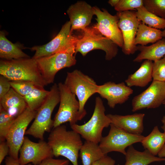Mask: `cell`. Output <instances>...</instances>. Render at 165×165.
<instances>
[{
    "label": "cell",
    "mask_w": 165,
    "mask_h": 165,
    "mask_svg": "<svg viewBox=\"0 0 165 165\" xmlns=\"http://www.w3.org/2000/svg\"><path fill=\"white\" fill-rule=\"evenodd\" d=\"M67 13L70 19L71 31H83L90 24L94 15L93 7L85 1H78L71 5Z\"/></svg>",
    "instance_id": "ac0fdd59"
},
{
    "label": "cell",
    "mask_w": 165,
    "mask_h": 165,
    "mask_svg": "<svg viewBox=\"0 0 165 165\" xmlns=\"http://www.w3.org/2000/svg\"><path fill=\"white\" fill-rule=\"evenodd\" d=\"M36 113L37 111L32 110L28 107L15 119L9 129L6 140L9 148V156L16 160H18L27 128Z\"/></svg>",
    "instance_id": "30bf717a"
},
{
    "label": "cell",
    "mask_w": 165,
    "mask_h": 165,
    "mask_svg": "<svg viewBox=\"0 0 165 165\" xmlns=\"http://www.w3.org/2000/svg\"><path fill=\"white\" fill-rule=\"evenodd\" d=\"M60 96V104L54 120L53 128L68 122L70 126L80 120L79 113V104L75 95L62 82L58 85Z\"/></svg>",
    "instance_id": "ba28073f"
},
{
    "label": "cell",
    "mask_w": 165,
    "mask_h": 165,
    "mask_svg": "<svg viewBox=\"0 0 165 165\" xmlns=\"http://www.w3.org/2000/svg\"><path fill=\"white\" fill-rule=\"evenodd\" d=\"M136 16L142 23L148 26L160 29L165 28V19L159 17L148 11L143 6L135 11Z\"/></svg>",
    "instance_id": "83f0119b"
},
{
    "label": "cell",
    "mask_w": 165,
    "mask_h": 165,
    "mask_svg": "<svg viewBox=\"0 0 165 165\" xmlns=\"http://www.w3.org/2000/svg\"><path fill=\"white\" fill-rule=\"evenodd\" d=\"M0 74L10 81L29 82L43 87L47 85L32 57L1 60Z\"/></svg>",
    "instance_id": "7a4b0ae2"
},
{
    "label": "cell",
    "mask_w": 165,
    "mask_h": 165,
    "mask_svg": "<svg viewBox=\"0 0 165 165\" xmlns=\"http://www.w3.org/2000/svg\"><path fill=\"white\" fill-rule=\"evenodd\" d=\"M115 161L107 155L94 162L92 165H115Z\"/></svg>",
    "instance_id": "d590c367"
},
{
    "label": "cell",
    "mask_w": 165,
    "mask_h": 165,
    "mask_svg": "<svg viewBox=\"0 0 165 165\" xmlns=\"http://www.w3.org/2000/svg\"><path fill=\"white\" fill-rule=\"evenodd\" d=\"M153 80L165 82V55L161 59L153 61Z\"/></svg>",
    "instance_id": "4dcf8cb0"
},
{
    "label": "cell",
    "mask_w": 165,
    "mask_h": 165,
    "mask_svg": "<svg viewBox=\"0 0 165 165\" xmlns=\"http://www.w3.org/2000/svg\"><path fill=\"white\" fill-rule=\"evenodd\" d=\"M161 122L163 125L161 127L164 131V132L165 133V116L163 117L161 120Z\"/></svg>",
    "instance_id": "ab89813d"
},
{
    "label": "cell",
    "mask_w": 165,
    "mask_h": 165,
    "mask_svg": "<svg viewBox=\"0 0 165 165\" xmlns=\"http://www.w3.org/2000/svg\"><path fill=\"white\" fill-rule=\"evenodd\" d=\"M82 31V35L78 38L76 42L75 54L79 52L85 56L92 50L100 49L105 52L106 60H111L116 56L118 46L112 40L103 36L92 27H87Z\"/></svg>",
    "instance_id": "5b68a950"
},
{
    "label": "cell",
    "mask_w": 165,
    "mask_h": 165,
    "mask_svg": "<svg viewBox=\"0 0 165 165\" xmlns=\"http://www.w3.org/2000/svg\"><path fill=\"white\" fill-rule=\"evenodd\" d=\"M163 105H164V107L165 108V100H164L163 103Z\"/></svg>",
    "instance_id": "b9f144b4"
},
{
    "label": "cell",
    "mask_w": 165,
    "mask_h": 165,
    "mask_svg": "<svg viewBox=\"0 0 165 165\" xmlns=\"http://www.w3.org/2000/svg\"><path fill=\"white\" fill-rule=\"evenodd\" d=\"M133 91L124 82L116 84L108 82L98 85L97 93L107 100L110 108H114L116 105L122 104L127 101Z\"/></svg>",
    "instance_id": "e0dca14e"
},
{
    "label": "cell",
    "mask_w": 165,
    "mask_h": 165,
    "mask_svg": "<svg viewBox=\"0 0 165 165\" xmlns=\"http://www.w3.org/2000/svg\"><path fill=\"white\" fill-rule=\"evenodd\" d=\"M11 88L10 82L4 76H0V99L4 97Z\"/></svg>",
    "instance_id": "d6a6232c"
},
{
    "label": "cell",
    "mask_w": 165,
    "mask_h": 165,
    "mask_svg": "<svg viewBox=\"0 0 165 165\" xmlns=\"http://www.w3.org/2000/svg\"><path fill=\"white\" fill-rule=\"evenodd\" d=\"M64 84L78 97L81 120L87 113L84 108L86 103L92 95L97 93L98 85L93 79L78 70L68 72Z\"/></svg>",
    "instance_id": "8992f818"
},
{
    "label": "cell",
    "mask_w": 165,
    "mask_h": 165,
    "mask_svg": "<svg viewBox=\"0 0 165 165\" xmlns=\"http://www.w3.org/2000/svg\"><path fill=\"white\" fill-rule=\"evenodd\" d=\"M80 135L72 130H68L61 125L53 128L48 138L54 156L66 158L73 165H78L79 152L83 143Z\"/></svg>",
    "instance_id": "6da1fadb"
},
{
    "label": "cell",
    "mask_w": 165,
    "mask_h": 165,
    "mask_svg": "<svg viewBox=\"0 0 165 165\" xmlns=\"http://www.w3.org/2000/svg\"><path fill=\"white\" fill-rule=\"evenodd\" d=\"M20 46L13 44L8 40L3 31H0V57L3 60H10L30 58L21 49Z\"/></svg>",
    "instance_id": "cb8c5ba5"
},
{
    "label": "cell",
    "mask_w": 165,
    "mask_h": 165,
    "mask_svg": "<svg viewBox=\"0 0 165 165\" xmlns=\"http://www.w3.org/2000/svg\"><path fill=\"white\" fill-rule=\"evenodd\" d=\"M162 31L150 27L141 23L139 25L135 39V44L145 46L154 43L162 38Z\"/></svg>",
    "instance_id": "4316f807"
},
{
    "label": "cell",
    "mask_w": 165,
    "mask_h": 165,
    "mask_svg": "<svg viewBox=\"0 0 165 165\" xmlns=\"http://www.w3.org/2000/svg\"><path fill=\"white\" fill-rule=\"evenodd\" d=\"M9 148L5 141H0V164L2 163L5 157L9 153Z\"/></svg>",
    "instance_id": "e575fe53"
},
{
    "label": "cell",
    "mask_w": 165,
    "mask_h": 165,
    "mask_svg": "<svg viewBox=\"0 0 165 165\" xmlns=\"http://www.w3.org/2000/svg\"><path fill=\"white\" fill-rule=\"evenodd\" d=\"M74 53L62 52L36 59L41 75L47 85L53 82L57 73L61 69L75 65Z\"/></svg>",
    "instance_id": "8fae6325"
},
{
    "label": "cell",
    "mask_w": 165,
    "mask_h": 165,
    "mask_svg": "<svg viewBox=\"0 0 165 165\" xmlns=\"http://www.w3.org/2000/svg\"><path fill=\"white\" fill-rule=\"evenodd\" d=\"M143 6V0H119L114 9L118 12L136 11L138 8Z\"/></svg>",
    "instance_id": "1f68e13d"
},
{
    "label": "cell",
    "mask_w": 165,
    "mask_h": 165,
    "mask_svg": "<svg viewBox=\"0 0 165 165\" xmlns=\"http://www.w3.org/2000/svg\"><path fill=\"white\" fill-rule=\"evenodd\" d=\"M165 99V82L153 80L150 86L132 101V111L159 107Z\"/></svg>",
    "instance_id": "9a60e30c"
},
{
    "label": "cell",
    "mask_w": 165,
    "mask_h": 165,
    "mask_svg": "<svg viewBox=\"0 0 165 165\" xmlns=\"http://www.w3.org/2000/svg\"><path fill=\"white\" fill-rule=\"evenodd\" d=\"M116 15L119 18L118 25L123 40L122 51L126 55L133 54L138 50L135 39L138 26L141 22L137 18L135 11L118 12Z\"/></svg>",
    "instance_id": "5bb4252c"
},
{
    "label": "cell",
    "mask_w": 165,
    "mask_h": 165,
    "mask_svg": "<svg viewBox=\"0 0 165 165\" xmlns=\"http://www.w3.org/2000/svg\"><path fill=\"white\" fill-rule=\"evenodd\" d=\"M140 53L133 61L140 62L143 60L154 61L161 59L165 55V38H162L149 46H138Z\"/></svg>",
    "instance_id": "7402d4cb"
},
{
    "label": "cell",
    "mask_w": 165,
    "mask_h": 165,
    "mask_svg": "<svg viewBox=\"0 0 165 165\" xmlns=\"http://www.w3.org/2000/svg\"><path fill=\"white\" fill-rule=\"evenodd\" d=\"M105 109L101 98L95 99V108L93 115L86 123L71 126L72 130L79 134L86 141L99 144L102 137L103 129L110 126L111 122L105 113Z\"/></svg>",
    "instance_id": "277c9868"
},
{
    "label": "cell",
    "mask_w": 165,
    "mask_h": 165,
    "mask_svg": "<svg viewBox=\"0 0 165 165\" xmlns=\"http://www.w3.org/2000/svg\"><path fill=\"white\" fill-rule=\"evenodd\" d=\"M145 8L149 12L165 19V0H143Z\"/></svg>",
    "instance_id": "f1b7e54d"
},
{
    "label": "cell",
    "mask_w": 165,
    "mask_h": 165,
    "mask_svg": "<svg viewBox=\"0 0 165 165\" xmlns=\"http://www.w3.org/2000/svg\"><path fill=\"white\" fill-rule=\"evenodd\" d=\"M141 143L145 149L156 156L165 144V133L160 132L158 126H156L149 135L144 137Z\"/></svg>",
    "instance_id": "d4e9b609"
},
{
    "label": "cell",
    "mask_w": 165,
    "mask_h": 165,
    "mask_svg": "<svg viewBox=\"0 0 165 165\" xmlns=\"http://www.w3.org/2000/svg\"><path fill=\"white\" fill-rule=\"evenodd\" d=\"M19 152L18 162L24 165L30 163L38 165L44 160L54 156L47 142L40 140L38 142H35L25 136Z\"/></svg>",
    "instance_id": "4fadbf2b"
},
{
    "label": "cell",
    "mask_w": 165,
    "mask_h": 165,
    "mask_svg": "<svg viewBox=\"0 0 165 165\" xmlns=\"http://www.w3.org/2000/svg\"><path fill=\"white\" fill-rule=\"evenodd\" d=\"M0 141H5L9 129L16 118L10 116L0 106Z\"/></svg>",
    "instance_id": "f546056e"
},
{
    "label": "cell",
    "mask_w": 165,
    "mask_h": 165,
    "mask_svg": "<svg viewBox=\"0 0 165 165\" xmlns=\"http://www.w3.org/2000/svg\"><path fill=\"white\" fill-rule=\"evenodd\" d=\"M125 156V165H148L153 162L165 161V158L156 157L147 149L143 152L138 151L132 145L129 147Z\"/></svg>",
    "instance_id": "603a6c76"
},
{
    "label": "cell",
    "mask_w": 165,
    "mask_h": 165,
    "mask_svg": "<svg viewBox=\"0 0 165 165\" xmlns=\"http://www.w3.org/2000/svg\"><path fill=\"white\" fill-rule=\"evenodd\" d=\"M162 35L163 38H165V29L163 31H162Z\"/></svg>",
    "instance_id": "60d3db41"
},
{
    "label": "cell",
    "mask_w": 165,
    "mask_h": 165,
    "mask_svg": "<svg viewBox=\"0 0 165 165\" xmlns=\"http://www.w3.org/2000/svg\"><path fill=\"white\" fill-rule=\"evenodd\" d=\"M0 106L10 116L16 118L28 107L23 97L12 87L1 99Z\"/></svg>",
    "instance_id": "ffe728a7"
},
{
    "label": "cell",
    "mask_w": 165,
    "mask_h": 165,
    "mask_svg": "<svg viewBox=\"0 0 165 165\" xmlns=\"http://www.w3.org/2000/svg\"><path fill=\"white\" fill-rule=\"evenodd\" d=\"M98 144L88 141L84 142L79 154L82 165H92L94 162L107 155L103 153Z\"/></svg>",
    "instance_id": "484cf974"
},
{
    "label": "cell",
    "mask_w": 165,
    "mask_h": 165,
    "mask_svg": "<svg viewBox=\"0 0 165 165\" xmlns=\"http://www.w3.org/2000/svg\"><path fill=\"white\" fill-rule=\"evenodd\" d=\"M108 135L102 137L99 146L105 155L112 152H117L124 155L125 149L133 144L141 141L144 136L141 134L129 133L112 124L110 125Z\"/></svg>",
    "instance_id": "9c48e42d"
},
{
    "label": "cell",
    "mask_w": 165,
    "mask_h": 165,
    "mask_svg": "<svg viewBox=\"0 0 165 165\" xmlns=\"http://www.w3.org/2000/svg\"><path fill=\"white\" fill-rule=\"evenodd\" d=\"M10 84L11 87L23 97L28 107L33 111H37L49 92L43 87L30 82L10 81Z\"/></svg>",
    "instance_id": "2e32d148"
},
{
    "label": "cell",
    "mask_w": 165,
    "mask_h": 165,
    "mask_svg": "<svg viewBox=\"0 0 165 165\" xmlns=\"http://www.w3.org/2000/svg\"><path fill=\"white\" fill-rule=\"evenodd\" d=\"M69 161L66 159L49 158L42 161L38 165H69Z\"/></svg>",
    "instance_id": "836d02e7"
},
{
    "label": "cell",
    "mask_w": 165,
    "mask_h": 165,
    "mask_svg": "<svg viewBox=\"0 0 165 165\" xmlns=\"http://www.w3.org/2000/svg\"><path fill=\"white\" fill-rule=\"evenodd\" d=\"M78 38L72 34L71 23L69 21H67L62 26L58 34L50 42L43 45L35 46L30 48L35 51L32 58L37 59L62 52H72L75 54Z\"/></svg>",
    "instance_id": "52a82bcc"
},
{
    "label": "cell",
    "mask_w": 165,
    "mask_h": 165,
    "mask_svg": "<svg viewBox=\"0 0 165 165\" xmlns=\"http://www.w3.org/2000/svg\"><path fill=\"white\" fill-rule=\"evenodd\" d=\"M5 165H24L20 164L18 160H16L10 156L7 157L5 160ZM24 165H32V163H29Z\"/></svg>",
    "instance_id": "8d00e7d4"
},
{
    "label": "cell",
    "mask_w": 165,
    "mask_h": 165,
    "mask_svg": "<svg viewBox=\"0 0 165 165\" xmlns=\"http://www.w3.org/2000/svg\"><path fill=\"white\" fill-rule=\"evenodd\" d=\"M60 96L58 85L51 87L44 101L37 111L35 119L25 134L43 140L46 132H50L53 128V120L51 119L53 112L60 102Z\"/></svg>",
    "instance_id": "3957f363"
},
{
    "label": "cell",
    "mask_w": 165,
    "mask_h": 165,
    "mask_svg": "<svg viewBox=\"0 0 165 165\" xmlns=\"http://www.w3.org/2000/svg\"><path fill=\"white\" fill-rule=\"evenodd\" d=\"M158 155L160 158L165 157V144L158 153Z\"/></svg>",
    "instance_id": "74e56055"
},
{
    "label": "cell",
    "mask_w": 165,
    "mask_h": 165,
    "mask_svg": "<svg viewBox=\"0 0 165 165\" xmlns=\"http://www.w3.org/2000/svg\"><path fill=\"white\" fill-rule=\"evenodd\" d=\"M113 124L126 132L133 134H141L144 130L143 120L145 114L135 113L125 116L107 115Z\"/></svg>",
    "instance_id": "d6986e66"
},
{
    "label": "cell",
    "mask_w": 165,
    "mask_h": 165,
    "mask_svg": "<svg viewBox=\"0 0 165 165\" xmlns=\"http://www.w3.org/2000/svg\"><path fill=\"white\" fill-rule=\"evenodd\" d=\"M119 1V0H109L108 2L112 6L115 7L118 4Z\"/></svg>",
    "instance_id": "f35d334b"
},
{
    "label": "cell",
    "mask_w": 165,
    "mask_h": 165,
    "mask_svg": "<svg viewBox=\"0 0 165 165\" xmlns=\"http://www.w3.org/2000/svg\"><path fill=\"white\" fill-rule=\"evenodd\" d=\"M153 62L145 60L140 67L134 73L129 75L125 80L129 87L133 86L143 87L146 86L152 79V70Z\"/></svg>",
    "instance_id": "44dd1931"
},
{
    "label": "cell",
    "mask_w": 165,
    "mask_h": 165,
    "mask_svg": "<svg viewBox=\"0 0 165 165\" xmlns=\"http://www.w3.org/2000/svg\"><path fill=\"white\" fill-rule=\"evenodd\" d=\"M93 7L97 23L92 27L104 36L108 38L118 46L122 48L123 40L121 31L119 27V18L110 14L103 9L101 10L96 7Z\"/></svg>",
    "instance_id": "7c38bea8"
}]
</instances>
